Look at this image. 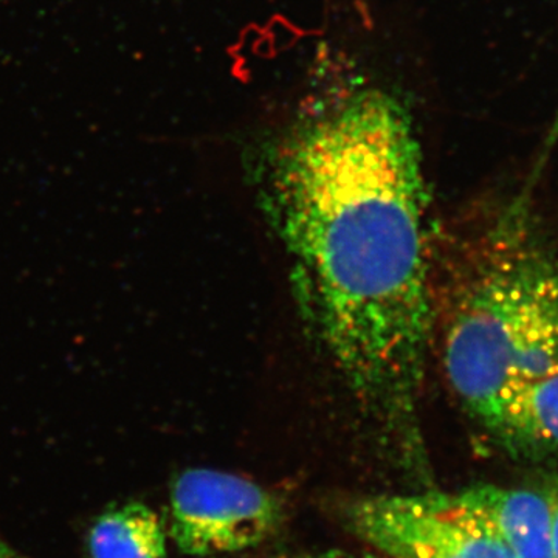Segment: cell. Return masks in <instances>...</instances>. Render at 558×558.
Instances as JSON below:
<instances>
[{"mask_svg": "<svg viewBox=\"0 0 558 558\" xmlns=\"http://www.w3.org/2000/svg\"><path fill=\"white\" fill-rule=\"evenodd\" d=\"M260 194L337 373L411 442L432 351L433 238L409 112L366 90L301 121L270 150Z\"/></svg>", "mask_w": 558, "mask_h": 558, "instance_id": "6da1fadb", "label": "cell"}, {"mask_svg": "<svg viewBox=\"0 0 558 558\" xmlns=\"http://www.w3.org/2000/svg\"><path fill=\"white\" fill-rule=\"evenodd\" d=\"M432 242L429 348L473 421L498 439L510 405L558 368V260L513 219Z\"/></svg>", "mask_w": 558, "mask_h": 558, "instance_id": "7a4b0ae2", "label": "cell"}, {"mask_svg": "<svg viewBox=\"0 0 558 558\" xmlns=\"http://www.w3.org/2000/svg\"><path fill=\"white\" fill-rule=\"evenodd\" d=\"M348 524L389 558H519L458 494L359 499Z\"/></svg>", "mask_w": 558, "mask_h": 558, "instance_id": "3957f363", "label": "cell"}, {"mask_svg": "<svg viewBox=\"0 0 558 558\" xmlns=\"http://www.w3.org/2000/svg\"><path fill=\"white\" fill-rule=\"evenodd\" d=\"M170 534L189 556L255 548L277 532L282 505L253 481L215 469H189L170 494Z\"/></svg>", "mask_w": 558, "mask_h": 558, "instance_id": "277c9868", "label": "cell"}, {"mask_svg": "<svg viewBox=\"0 0 558 558\" xmlns=\"http://www.w3.org/2000/svg\"><path fill=\"white\" fill-rule=\"evenodd\" d=\"M519 558H554L553 520L545 488H509L480 484L459 492Z\"/></svg>", "mask_w": 558, "mask_h": 558, "instance_id": "5b68a950", "label": "cell"}, {"mask_svg": "<svg viewBox=\"0 0 558 558\" xmlns=\"http://www.w3.org/2000/svg\"><path fill=\"white\" fill-rule=\"evenodd\" d=\"M497 440L521 457L558 458V368L520 392Z\"/></svg>", "mask_w": 558, "mask_h": 558, "instance_id": "8992f818", "label": "cell"}, {"mask_svg": "<svg viewBox=\"0 0 558 558\" xmlns=\"http://www.w3.org/2000/svg\"><path fill=\"white\" fill-rule=\"evenodd\" d=\"M90 558H168L167 531L143 502L113 506L89 531Z\"/></svg>", "mask_w": 558, "mask_h": 558, "instance_id": "52a82bcc", "label": "cell"}, {"mask_svg": "<svg viewBox=\"0 0 558 558\" xmlns=\"http://www.w3.org/2000/svg\"><path fill=\"white\" fill-rule=\"evenodd\" d=\"M550 505V520H553V553L558 558V478L545 487Z\"/></svg>", "mask_w": 558, "mask_h": 558, "instance_id": "ba28073f", "label": "cell"}, {"mask_svg": "<svg viewBox=\"0 0 558 558\" xmlns=\"http://www.w3.org/2000/svg\"><path fill=\"white\" fill-rule=\"evenodd\" d=\"M0 558H25L21 556L17 550L11 548L9 543L5 542L2 537H0Z\"/></svg>", "mask_w": 558, "mask_h": 558, "instance_id": "9c48e42d", "label": "cell"}, {"mask_svg": "<svg viewBox=\"0 0 558 558\" xmlns=\"http://www.w3.org/2000/svg\"><path fill=\"white\" fill-rule=\"evenodd\" d=\"M300 558H363V557L349 556V554H341V553H328V554H319V556L300 557Z\"/></svg>", "mask_w": 558, "mask_h": 558, "instance_id": "30bf717a", "label": "cell"}]
</instances>
